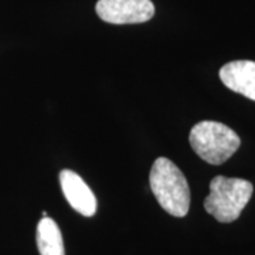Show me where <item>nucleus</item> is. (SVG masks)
<instances>
[{
	"instance_id": "1",
	"label": "nucleus",
	"mask_w": 255,
	"mask_h": 255,
	"mask_svg": "<svg viewBox=\"0 0 255 255\" xmlns=\"http://www.w3.org/2000/svg\"><path fill=\"white\" fill-rule=\"evenodd\" d=\"M150 189L160 207L173 217L187 216L190 189L182 170L167 157H157L149 173Z\"/></svg>"
},
{
	"instance_id": "5",
	"label": "nucleus",
	"mask_w": 255,
	"mask_h": 255,
	"mask_svg": "<svg viewBox=\"0 0 255 255\" xmlns=\"http://www.w3.org/2000/svg\"><path fill=\"white\" fill-rule=\"evenodd\" d=\"M60 184L68 204L84 217H92L97 213V199L88 184L80 174L64 169L60 172Z\"/></svg>"
},
{
	"instance_id": "6",
	"label": "nucleus",
	"mask_w": 255,
	"mask_h": 255,
	"mask_svg": "<svg viewBox=\"0 0 255 255\" xmlns=\"http://www.w3.org/2000/svg\"><path fill=\"white\" fill-rule=\"evenodd\" d=\"M220 80L228 90L255 101V63L238 60L227 63L220 70Z\"/></svg>"
},
{
	"instance_id": "7",
	"label": "nucleus",
	"mask_w": 255,
	"mask_h": 255,
	"mask_svg": "<svg viewBox=\"0 0 255 255\" xmlns=\"http://www.w3.org/2000/svg\"><path fill=\"white\" fill-rule=\"evenodd\" d=\"M36 238L40 255H65L61 231L53 219L43 217L38 221Z\"/></svg>"
},
{
	"instance_id": "2",
	"label": "nucleus",
	"mask_w": 255,
	"mask_h": 255,
	"mask_svg": "<svg viewBox=\"0 0 255 255\" xmlns=\"http://www.w3.org/2000/svg\"><path fill=\"white\" fill-rule=\"evenodd\" d=\"M253 183L216 176L210 182V194L204 200V209L220 223H233L240 217L253 196Z\"/></svg>"
},
{
	"instance_id": "3",
	"label": "nucleus",
	"mask_w": 255,
	"mask_h": 255,
	"mask_svg": "<svg viewBox=\"0 0 255 255\" xmlns=\"http://www.w3.org/2000/svg\"><path fill=\"white\" fill-rule=\"evenodd\" d=\"M190 145L204 162L223 164L237 152L241 139L227 125L216 121H201L191 128Z\"/></svg>"
},
{
	"instance_id": "4",
	"label": "nucleus",
	"mask_w": 255,
	"mask_h": 255,
	"mask_svg": "<svg viewBox=\"0 0 255 255\" xmlns=\"http://www.w3.org/2000/svg\"><path fill=\"white\" fill-rule=\"evenodd\" d=\"M95 11L105 23L139 24L155 16V6L150 0H98Z\"/></svg>"
}]
</instances>
